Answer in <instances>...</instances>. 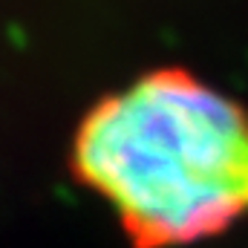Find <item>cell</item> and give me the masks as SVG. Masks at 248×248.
I'll use <instances>...</instances> for the list:
<instances>
[{
  "label": "cell",
  "instance_id": "6da1fadb",
  "mask_svg": "<svg viewBox=\"0 0 248 248\" xmlns=\"http://www.w3.org/2000/svg\"><path fill=\"white\" fill-rule=\"evenodd\" d=\"M75 162L141 248L199 243L248 214L246 113L185 75H153L98 107Z\"/></svg>",
  "mask_w": 248,
  "mask_h": 248
}]
</instances>
